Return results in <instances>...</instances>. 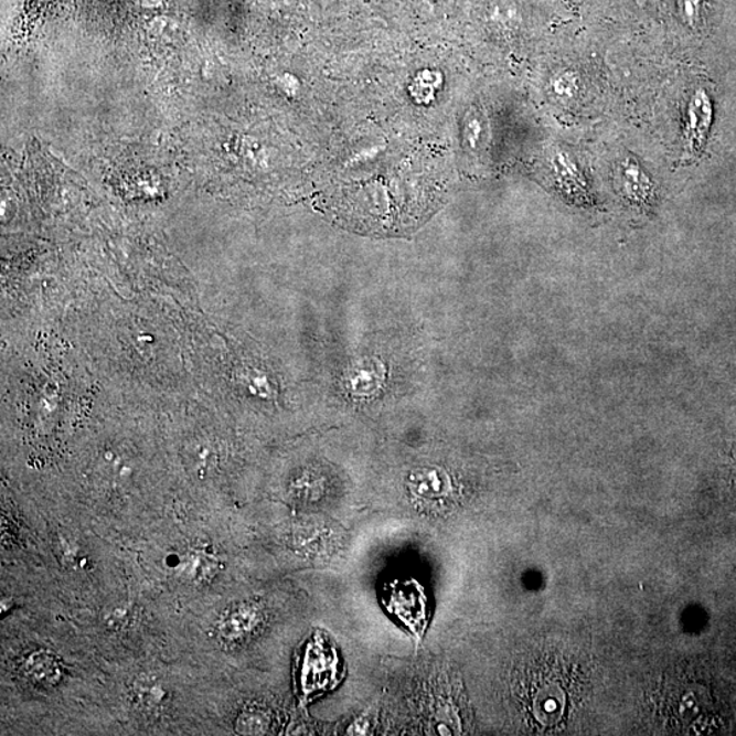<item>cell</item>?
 Segmentation results:
<instances>
[{
	"label": "cell",
	"instance_id": "cell-4",
	"mask_svg": "<svg viewBox=\"0 0 736 736\" xmlns=\"http://www.w3.org/2000/svg\"><path fill=\"white\" fill-rule=\"evenodd\" d=\"M552 170L556 183L564 193L577 202L589 201V189L577 162L567 152H556L552 160Z\"/></svg>",
	"mask_w": 736,
	"mask_h": 736
},
{
	"label": "cell",
	"instance_id": "cell-3",
	"mask_svg": "<svg viewBox=\"0 0 736 736\" xmlns=\"http://www.w3.org/2000/svg\"><path fill=\"white\" fill-rule=\"evenodd\" d=\"M131 697L138 710L159 714L170 706L171 691L161 678L156 675H139L131 686Z\"/></svg>",
	"mask_w": 736,
	"mask_h": 736
},
{
	"label": "cell",
	"instance_id": "cell-5",
	"mask_svg": "<svg viewBox=\"0 0 736 736\" xmlns=\"http://www.w3.org/2000/svg\"><path fill=\"white\" fill-rule=\"evenodd\" d=\"M23 669H25L29 681L39 687H54L62 681V664L51 653L36 652L31 654Z\"/></svg>",
	"mask_w": 736,
	"mask_h": 736
},
{
	"label": "cell",
	"instance_id": "cell-2",
	"mask_svg": "<svg viewBox=\"0 0 736 736\" xmlns=\"http://www.w3.org/2000/svg\"><path fill=\"white\" fill-rule=\"evenodd\" d=\"M616 183L619 193L631 205L646 207L654 199V184L644 168L633 158L619 162L616 168Z\"/></svg>",
	"mask_w": 736,
	"mask_h": 736
},
{
	"label": "cell",
	"instance_id": "cell-1",
	"mask_svg": "<svg viewBox=\"0 0 736 736\" xmlns=\"http://www.w3.org/2000/svg\"><path fill=\"white\" fill-rule=\"evenodd\" d=\"M685 125V156L697 158L708 138L712 119H714V106L711 97L704 89L694 92L687 104Z\"/></svg>",
	"mask_w": 736,
	"mask_h": 736
},
{
	"label": "cell",
	"instance_id": "cell-6",
	"mask_svg": "<svg viewBox=\"0 0 736 736\" xmlns=\"http://www.w3.org/2000/svg\"><path fill=\"white\" fill-rule=\"evenodd\" d=\"M265 728V716L259 712H245L237 722V729L242 734H260Z\"/></svg>",
	"mask_w": 736,
	"mask_h": 736
}]
</instances>
